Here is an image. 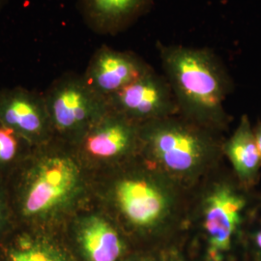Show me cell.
I'll return each instance as SVG.
<instances>
[{"instance_id": "obj_14", "label": "cell", "mask_w": 261, "mask_h": 261, "mask_svg": "<svg viewBox=\"0 0 261 261\" xmlns=\"http://www.w3.org/2000/svg\"><path fill=\"white\" fill-rule=\"evenodd\" d=\"M225 153L234 171L244 185L255 182L261 166L254 130L247 116H243L233 136L225 145Z\"/></svg>"}, {"instance_id": "obj_6", "label": "cell", "mask_w": 261, "mask_h": 261, "mask_svg": "<svg viewBox=\"0 0 261 261\" xmlns=\"http://www.w3.org/2000/svg\"><path fill=\"white\" fill-rule=\"evenodd\" d=\"M140 129V125L109 107L72 146L84 167L93 175L99 174L130 162L141 147Z\"/></svg>"}, {"instance_id": "obj_15", "label": "cell", "mask_w": 261, "mask_h": 261, "mask_svg": "<svg viewBox=\"0 0 261 261\" xmlns=\"http://www.w3.org/2000/svg\"><path fill=\"white\" fill-rule=\"evenodd\" d=\"M33 149L28 140L0 121V179L6 182Z\"/></svg>"}, {"instance_id": "obj_19", "label": "cell", "mask_w": 261, "mask_h": 261, "mask_svg": "<svg viewBox=\"0 0 261 261\" xmlns=\"http://www.w3.org/2000/svg\"><path fill=\"white\" fill-rule=\"evenodd\" d=\"M167 261H185L182 257H180L178 254H170L168 256V260Z\"/></svg>"}, {"instance_id": "obj_13", "label": "cell", "mask_w": 261, "mask_h": 261, "mask_svg": "<svg viewBox=\"0 0 261 261\" xmlns=\"http://www.w3.org/2000/svg\"><path fill=\"white\" fill-rule=\"evenodd\" d=\"M59 232L15 227L1 241L5 261H75Z\"/></svg>"}, {"instance_id": "obj_17", "label": "cell", "mask_w": 261, "mask_h": 261, "mask_svg": "<svg viewBox=\"0 0 261 261\" xmlns=\"http://www.w3.org/2000/svg\"><path fill=\"white\" fill-rule=\"evenodd\" d=\"M254 243H255L257 249L261 252V222L258 229L256 230V232L254 234Z\"/></svg>"}, {"instance_id": "obj_16", "label": "cell", "mask_w": 261, "mask_h": 261, "mask_svg": "<svg viewBox=\"0 0 261 261\" xmlns=\"http://www.w3.org/2000/svg\"><path fill=\"white\" fill-rule=\"evenodd\" d=\"M15 227L8 189L6 182L0 179V242L5 239Z\"/></svg>"}, {"instance_id": "obj_20", "label": "cell", "mask_w": 261, "mask_h": 261, "mask_svg": "<svg viewBox=\"0 0 261 261\" xmlns=\"http://www.w3.org/2000/svg\"><path fill=\"white\" fill-rule=\"evenodd\" d=\"M10 0H0V15L3 12V10L6 8V6L8 5Z\"/></svg>"}, {"instance_id": "obj_21", "label": "cell", "mask_w": 261, "mask_h": 261, "mask_svg": "<svg viewBox=\"0 0 261 261\" xmlns=\"http://www.w3.org/2000/svg\"><path fill=\"white\" fill-rule=\"evenodd\" d=\"M130 261H153V260H151V259H148V258H142V259H136V260H130Z\"/></svg>"}, {"instance_id": "obj_5", "label": "cell", "mask_w": 261, "mask_h": 261, "mask_svg": "<svg viewBox=\"0 0 261 261\" xmlns=\"http://www.w3.org/2000/svg\"><path fill=\"white\" fill-rule=\"evenodd\" d=\"M43 95L55 139L71 145L109 111L107 100L75 73L57 77Z\"/></svg>"}, {"instance_id": "obj_2", "label": "cell", "mask_w": 261, "mask_h": 261, "mask_svg": "<svg viewBox=\"0 0 261 261\" xmlns=\"http://www.w3.org/2000/svg\"><path fill=\"white\" fill-rule=\"evenodd\" d=\"M157 48L180 115L208 130L223 128L227 119L224 102L229 77L219 56L207 47L159 42Z\"/></svg>"}, {"instance_id": "obj_9", "label": "cell", "mask_w": 261, "mask_h": 261, "mask_svg": "<svg viewBox=\"0 0 261 261\" xmlns=\"http://www.w3.org/2000/svg\"><path fill=\"white\" fill-rule=\"evenodd\" d=\"M0 121L34 147L55 139L44 95L21 86L0 89Z\"/></svg>"}, {"instance_id": "obj_18", "label": "cell", "mask_w": 261, "mask_h": 261, "mask_svg": "<svg viewBox=\"0 0 261 261\" xmlns=\"http://www.w3.org/2000/svg\"><path fill=\"white\" fill-rule=\"evenodd\" d=\"M254 135H255L256 144H257V148H258V151H259V154H260L261 158V123L260 125L258 126V128H257L256 130L254 132Z\"/></svg>"}, {"instance_id": "obj_4", "label": "cell", "mask_w": 261, "mask_h": 261, "mask_svg": "<svg viewBox=\"0 0 261 261\" xmlns=\"http://www.w3.org/2000/svg\"><path fill=\"white\" fill-rule=\"evenodd\" d=\"M209 130L178 114L141 126V147L155 168L170 180L201 175L214 160Z\"/></svg>"}, {"instance_id": "obj_3", "label": "cell", "mask_w": 261, "mask_h": 261, "mask_svg": "<svg viewBox=\"0 0 261 261\" xmlns=\"http://www.w3.org/2000/svg\"><path fill=\"white\" fill-rule=\"evenodd\" d=\"M164 177L161 171L132 170L126 164L94 175V198L115 224L153 230L171 219L175 207L173 192Z\"/></svg>"}, {"instance_id": "obj_1", "label": "cell", "mask_w": 261, "mask_h": 261, "mask_svg": "<svg viewBox=\"0 0 261 261\" xmlns=\"http://www.w3.org/2000/svg\"><path fill=\"white\" fill-rule=\"evenodd\" d=\"M6 186L15 226L28 229L60 232L94 198L93 174L57 139L34 147Z\"/></svg>"}, {"instance_id": "obj_7", "label": "cell", "mask_w": 261, "mask_h": 261, "mask_svg": "<svg viewBox=\"0 0 261 261\" xmlns=\"http://www.w3.org/2000/svg\"><path fill=\"white\" fill-rule=\"evenodd\" d=\"M107 102L112 111L140 126L180 114L167 77L154 69L112 95Z\"/></svg>"}, {"instance_id": "obj_10", "label": "cell", "mask_w": 261, "mask_h": 261, "mask_svg": "<svg viewBox=\"0 0 261 261\" xmlns=\"http://www.w3.org/2000/svg\"><path fill=\"white\" fill-rule=\"evenodd\" d=\"M72 234L84 261H119L126 246L116 224L101 209L88 207L64 228Z\"/></svg>"}, {"instance_id": "obj_11", "label": "cell", "mask_w": 261, "mask_h": 261, "mask_svg": "<svg viewBox=\"0 0 261 261\" xmlns=\"http://www.w3.org/2000/svg\"><path fill=\"white\" fill-rule=\"evenodd\" d=\"M152 69L134 51L103 45L94 51L84 77L96 93L108 100Z\"/></svg>"}, {"instance_id": "obj_12", "label": "cell", "mask_w": 261, "mask_h": 261, "mask_svg": "<svg viewBox=\"0 0 261 261\" xmlns=\"http://www.w3.org/2000/svg\"><path fill=\"white\" fill-rule=\"evenodd\" d=\"M85 24L101 35H116L130 28L158 0H76Z\"/></svg>"}, {"instance_id": "obj_8", "label": "cell", "mask_w": 261, "mask_h": 261, "mask_svg": "<svg viewBox=\"0 0 261 261\" xmlns=\"http://www.w3.org/2000/svg\"><path fill=\"white\" fill-rule=\"evenodd\" d=\"M246 207L244 196L226 183L215 185L203 201V229L209 261H223L231 248Z\"/></svg>"}]
</instances>
